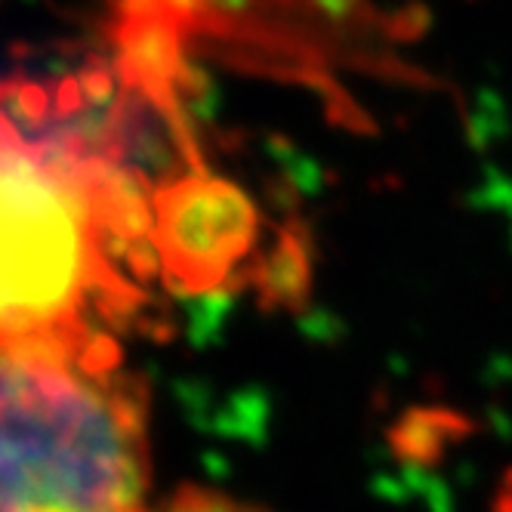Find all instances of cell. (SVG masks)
Listing matches in <instances>:
<instances>
[{
	"mask_svg": "<svg viewBox=\"0 0 512 512\" xmlns=\"http://www.w3.org/2000/svg\"><path fill=\"white\" fill-rule=\"evenodd\" d=\"M65 87L0 84V340L87 327L112 281L121 170L62 105Z\"/></svg>",
	"mask_w": 512,
	"mask_h": 512,
	"instance_id": "cell-1",
	"label": "cell"
},
{
	"mask_svg": "<svg viewBox=\"0 0 512 512\" xmlns=\"http://www.w3.org/2000/svg\"><path fill=\"white\" fill-rule=\"evenodd\" d=\"M142 395L90 327L0 340V512H149Z\"/></svg>",
	"mask_w": 512,
	"mask_h": 512,
	"instance_id": "cell-2",
	"label": "cell"
},
{
	"mask_svg": "<svg viewBox=\"0 0 512 512\" xmlns=\"http://www.w3.org/2000/svg\"><path fill=\"white\" fill-rule=\"evenodd\" d=\"M155 512H260V509L219 494H179Z\"/></svg>",
	"mask_w": 512,
	"mask_h": 512,
	"instance_id": "cell-3",
	"label": "cell"
},
{
	"mask_svg": "<svg viewBox=\"0 0 512 512\" xmlns=\"http://www.w3.org/2000/svg\"><path fill=\"white\" fill-rule=\"evenodd\" d=\"M509 512H512V497H509Z\"/></svg>",
	"mask_w": 512,
	"mask_h": 512,
	"instance_id": "cell-4",
	"label": "cell"
}]
</instances>
